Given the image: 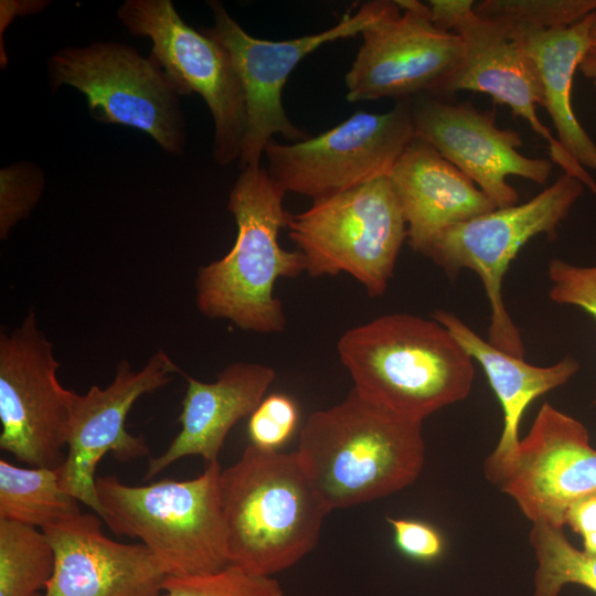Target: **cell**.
<instances>
[{
    "label": "cell",
    "instance_id": "obj_17",
    "mask_svg": "<svg viewBox=\"0 0 596 596\" xmlns=\"http://www.w3.org/2000/svg\"><path fill=\"white\" fill-rule=\"evenodd\" d=\"M411 109L415 137L470 178L496 209L518 204L519 194L508 177L544 184L551 174L553 162L519 152L520 134L499 128L494 110H480L469 102L447 103L428 94L412 97Z\"/></svg>",
    "mask_w": 596,
    "mask_h": 596
},
{
    "label": "cell",
    "instance_id": "obj_8",
    "mask_svg": "<svg viewBox=\"0 0 596 596\" xmlns=\"http://www.w3.org/2000/svg\"><path fill=\"white\" fill-rule=\"evenodd\" d=\"M585 185L564 173L529 201L494 209L441 232L425 252L451 278L464 268L476 273L490 305L488 341L518 358L524 356L520 330L511 319L502 295L504 275L520 248L544 234L555 240Z\"/></svg>",
    "mask_w": 596,
    "mask_h": 596
},
{
    "label": "cell",
    "instance_id": "obj_26",
    "mask_svg": "<svg viewBox=\"0 0 596 596\" xmlns=\"http://www.w3.org/2000/svg\"><path fill=\"white\" fill-rule=\"evenodd\" d=\"M475 12L504 28L554 29L572 25L596 12V0H485Z\"/></svg>",
    "mask_w": 596,
    "mask_h": 596
},
{
    "label": "cell",
    "instance_id": "obj_7",
    "mask_svg": "<svg viewBox=\"0 0 596 596\" xmlns=\"http://www.w3.org/2000/svg\"><path fill=\"white\" fill-rule=\"evenodd\" d=\"M46 67L52 93L72 86L86 97L94 119L141 130L169 155H183L181 94L152 55L124 43L94 42L58 50Z\"/></svg>",
    "mask_w": 596,
    "mask_h": 596
},
{
    "label": "cell",
    "instance_id": "obj_31",
    "mask_svg": "<svg viewBox=\"0 0 596 596\" xmlns=\"http://www.w3.org/2000/svg\"><path fill=\"white\" fill-rule=\"evenodd\" d=\"M396 547L407 557L432 562L441 556L445 542L441 533L432 524L415 519L387 518Z\"/></svg>",
    "mask_w": 596,
    "mask_h": 596
},
{
    "label": "cell",
    "instance_id": "obj_25",
    "mask_svg": "<svg viewBox=\"0 0 596 596\" xmlns=\"http://www.w3.org/2000/svg\"><path fill=\"white\" fill-rule=\"evenodd\" d=\"M529 540L536 560L532 596H558L568 584L596 594V554L575 547L562 526L532 523Z\"/></svg>",
    "mask_w": 596,
    "mask_h": 596
},
{
    "label": "cell",
    "instance_id": "obj_27",
    "mask_svg": "<svg viewBox=\"0 0 596 596\" xmlns=\"http://www.w3.org/2000/svg\"><path fill=\"white\" fill-rule=\"evenodd\" d=\"M162 596H284L273 576L252 574L234 564L217 572L164 579Z\"/></svg>",
    "mask_w": 596,
    "mask_h": 596
},
{
    "label": "cell",
    "instance_id": "obj_12",
    "mask_svg": "<svg viewBox=\"0 0 596 596\" xmlns=\"http://www.w3.org/2000/svg\"><path fill=\"white\" fill-rule=\"evenodd\" d=\"M361 34L344 78L350 103L437 96L464 53L461 39L438 29L428 4L417 0H384L379 17Z\"/></svg>",
    "mask_w": 596,
    "mask_h": 596
},
{
    "label": "cell",
    "instance_id": "obj_18",
    "mask_svg": "<svg viewBox=\"0 0 596 596\" xmlns=\"http://www.w3.org/2000/svg\"><path fill=\"white\" fill-rule=\"evenodd\" d=\"M54 571L40 596H160L168 574L142 543L115 541L100 518L81 513L42 530Z\"/></svg>",
    "mask_w": 596,
    "mask_h": 596
},
{
    "label": "cell",
    "instance_id": "obj_21",
    "mask_svg": "<svg viewBox=\"0 0 596 596\" xmlns=\"http://www.w3.org/2000/svg\"><path fill=\"white\" fill-rule=\"evenodd\" d=\"M430 317L443 324L481 365L499 400L503 428L483 469L500 467L513 457L518 448L519 426L526 407L539 396L567 383L578 372L579 363L574 356L566 355L550 366L533 365L493 347L449 311L437 309Z\"/></svg>",
    "mask_w": 596,
    "mask_h": 596
},
{
    "label": "cell",
    "instance_id": "obj_11",
    "mask_svg": "<svg viewBox=\"0 0 596 596\" xmlns=\"http://www.w3.org/2000/svg\"><path fill=\"white\" fill-rule=\"evenodd\" d=\"M384 0L364 2L356 12H347L337 24L316 34L284 41L249 35L220 1H209L213 25L203 32L230 53L241 77L247 108V125L240 157L241 170L260 166L267 143L275 135L289 142L309 138L285 113L281 93L299 62L321 45L355 36L380 14Z\"/></svg>",
    "mask_w": 596,
    "mask_h": 596
},
{
    "label": "cell",
    "instance_id": "obj_28",
    "mask_svg": "<svg viewBox=\"0 0 596 596\" xmlns=\"http://www.w3.org/2000/svg\"><path fill=\"white\" fill-rule=\"evenodd\" d=\"M44 188V174L32 162L12 163L0 171V237L29 216Z\"/></svg>",
    "mask_w": 596,
    "mask_h": 596
},
{
    "label": "cell",
    "instance_id": "obj_35",
    "mask_svg": "<svg viewBox=\"0 0 596 596\" xmlns=\"http://www.w3.org/2000/svg\"><path fill=\"white\" fill-rule=\"evenodd\" d=\"M593 84H594V86H595V88H596V77L593 78Z\"/></svg>",
    "mask_w": 596,
    "mask_h": 596
},
{
    "label": "cell",
    "instance_id": "obj_5",
    "mask_svg": "<svg viewBox=\"0 0 596 596\" xmlns=\"http://www.w3.org/2000/svg\"><path fill=\"white\" fill-rule=\"evenodd\" d=\"M221 466L190 480L131 486L96 477L102 520L118 536L139 539L168 575L217 572L231 565L221 501Z\"/></svg>",
    "mask_w": 596,
    "mask_h": 596
},
{
    "label": "cell",
    "instance_id": "obj_19",
    "mask_svg": "<svg viewBox=\"0 0 596 596\" xmlns=\"http://www.w3.org/2000/svg\"><path fill=\"white\" fill-rule=\"evenodd\" d=\"M387 177L408 244L423 255L446 228L496 209L470 178L419 138L406 147Z\"/></svg>",
    "mask_w": 596,
    "mask_h": 596
},
{
    "label": "cell",
    "instance_id": "obj_34",
    "mask_svg": "<svg viewBox=\"0 0 596 596\" xmlns=\"http://www.w3.org/2000/svg\"><path fill=\"white\" fill-rule=\"evenodd\" d=\"M583 550L590 554H596V532L583 536Z\"/></svg>",
    "mask_w": 596,
    "mask_h": 596
},
{
    "label": "cell",
    "instance_id": "obj_22",
    "mask_svg": "<svg viewBox=\"0 0 596 596\" xmlns=\"http://www.w3.org/2000/svg\"><path fill=\"white\" fill-rule=\"evenodd\" d=\"M596 12L554 29L526 25L503 28L533 62L544 94V106L564 150L583 168L596 171V143L579 124L572 105L575 71L586 53Z\"/></svg>",
    "mask_w": 596,
    "mask_h": 596
},
{
    "label": "cell",
    "instance_id": "obj_13",
    "mask_svg": "<svg viewBox=\"0 0 596 596\" xmlns=\"http://www.w3.org/2000/svg\"><path fill=\"white\" fill-rule=\"evenodd\" d=\"M428 8L432 22L440 30L456 33L464 45L460 62L436 97L471 91L509 106L513 117L525 120L547 143L551 161L596 194V181L539 119L536 105L544 106V94L536 68L505 29L479 17L472 0H430Z\"/></svg>",
    "mask_w": 596,
    "mask_h": 596
},
{
    "label": "cell",
    "instance_id": "obj_6",
    "mask_svg": "<svg viewBox=\"0 0 596 596\" xmlns=\"http://www.w3.org/2000/svg\"><path fill=\"white\" fill-rule=\"evenodd\" d=\"M289 237L317 278L351 275L371 298L382 296L393 277L407 226L389 177L312 200L289 214Z\"/></svg>",
    "mask_w": 596,
    "mask_h": 596
},
{
    "label": "cell",
    "instance_id": "obj_14",
    "mask_svg": "<svg viewBox=\"0 0 596 596\" xmlns=\"http://www.w3.org/2000/svg\"><path fill=\"white\" fill-rule=\"evenodd\" d=\"M31 309L0 333V448L31 467L57 468L65 456L71 390Z\"/></svg>",
    "mask_w": 596,
    "mask_h": 596
},
{
    "label": "cell",
    "instance_id": "obj_23",
    "mask_svg": "<svg viewBox=\"0 0 596 596\" xmlns=\"http://www.w3.org/2000/svg\"><path fill=\"white\" fill-rule=\"evenodd\" d=\"M78 502L61 488L57 468L0 460V519L44 530L81 514Z\"/></svg>",
    "mask_w": 596,
    "mask_h": 596
},
{
    "label": "cell",
    "instance_id": "obj_16",
    "mask_svg": "<svg viewBox=\"0 0 596 596\" xmlns=\"http://www.w3.org/2000/svg\"><path fill=\"white\" fill-rule=\"evenodd\" d=\"M173 373L181 371L159 350L139 371L121 360L113 382L104 389L93 385L85 394L71 392L67 454L57 467L58 481L64 491L99 518L103 510L96 491L97 464L107 453L123 462L149 455L145 438L127 432L126 419L140 396L166 386Z\"/></svg>",
    "mask_w": 596,
    "mask_h": 596
},
{
    "label": "cell",
    "instance_id": "obj_20",
    "mask_svg": "<svg viewBox=\"0 0 596 596\" xmlns=\"http://www.w3.org/2000/svg\"><path fill=\"white\" fill-rule=\"evenodd\" d=\"M183 375L188 386L178 418L181 429L161 455L149 460L145 480L188 456H200L207 464L219 461L228 432L255 411L276 373L268 365L236 362L211 383Z\"/></svg>",
    "mask_w": 596,
    "mask_h": 596
},
{
    "label": "cell",
    "instance_id": "obj_32",
    "mask_svg": "<svg viewBox=\"0 0 596 596\" xmlns=\"http://www.w3.org/2000/svg\"><path fill=\"white\" fill-rule=\"evenodd\" d=\"M565 524L582 536L596 532V492L575 500L568 507Z\"/></svg>",
    "mask_w": 596,
    "mask_h": 596
},
{
    "label": "cell",
    "instance_id": "obj_10",
    "mask_svg": "<svg viewBox=\"0 0 596 596\" xmlns=\"http://www.w3.org/2000/svg\"><path fill=\"white\" fill-rule=\"evenodd\" d=\"M411 98L383 114L356 111L338 126L297 142L272 139L267 172L286 193L312 200L386 177L415 139Z\"/></svg>",
    "mask_w": 596,
    "mask_h": 596
},
{
    "label": "cell",
    "instance_id": "obj_2",
    "mask_svg": "<svg viewBox=\"0 0 596 596\" xmlns=\"http://www.w3.org/2000/svg\"><path fill=\"white\" fill-rule=\"evenodd\" d=\"M339 359L365 400L409 422L465 400L472 358L439 322L389 313L340 337Z\"/></svg>",
    "mask_w": 596,
    "mask_h": 596
},
{
    "label": "cell",
    "instance_id": "obj_30",
    "mask_svg": "<svg viewBox=\"0 0 596 596\" xmlns=\"http://www.w3.org/2000/svg\"><path fill=\"white\" fill-rule=\"evenodd\" d=\"M547 276L552 301L578 307L596 320V265L578 266L553 258L547 265Z\"/></svg>",
    "mask_w": 596,
    "mask_h": 596
},
{
    "label": "cell",
    "instance_id": "obj_29",
    "mask_svg": "<svg viewBox=\"0 0 596 596\" xmlns=\"http://www.w3.org/2000/svg\"><path fill=\"white\" fill-rule=\"evenodd\" d=\"M298 422V406L290 396L269 394L249 415L247 432L251 444L263 450L277 451L291 438Z\"/></svg>",
    "mask_w": 596,
    "mask_h": 596
},
{
    "label": "cell",
    "instance_id": "obj_15",
    "mask_svg": "<svg viewBox=\"0 0 596 596\" xmlns=\"http://www.w3.org/2000/svg\"><path fill=\"white\" fill-rule=\"evenodd\" d=\"M485 475L532 523L563 528L568 507L596 492V449L583 423L546 402L513 457Z\"/></svg>",
    "mask_w": 596,
    "mask_h": 596
},
{
    "label": "cell",
    "instance_id": "obj_24",
    "mask_svg": "<svg viewBox=\"0 0 596 596\" xmlns=\"http://www.w3.org/2000/svg\"><path fill=\"white\" fill-rule=\"evenodd\" d=\"M54 551L38 528L0 519V596H40L54 571Z\"/></svg>",
    "mask_w": 596,
    "mask_h": 596
},
{
    "label": "cell",
    "instance_id": "obj_1",
    "mask_svg": "<svg viewBox=\"0 0 596 596\" xmlns=\"http://www.w3.org/2000/svg\"><path fill=\"white\" fill-rule=\"evenodd\" d=\"M296 453L330 512L403 490L425 462L422 423L385 411L354 389L307 418Z\"/></svg>",
    "mask_w": 596,
    "mask_h": 596
},
{
    "label": "cell",
    "instance_id": "obj_33",
    "mask_svg": "<svg viewBox=\"0 0 596 596\" xmlns=\"http://www.w3.org/2000/svg\"><path fill=\"white\" fill-rule=\"evenodd\" d=\"M578 70L587 78L596 77V19L590 28L588 46Z\"/></svg>",
    "mask_w": 596,
    "mask_h": 596
},
{
    "label": "cell",
    "instance_id": "obj_3",
    "mask_svg": "<svg viewBox=\"0 0 596 596\" xmlns=\"http://www.w3.org/2000/svg\"><path fill=\"white\" fill-rule=\"evenodd\" d=\"M241 171L227 202L237 224L235 243L222 258L199 269L195 301L209 318L227 319L246 331L279 333L287 320L274 295L275 283L304 273L305 258L279 244L290 214L284 209L286 192L262 166Z\"/></svg>",
    "mask_w": 596,
    "mask_h": 596
},
{
    "label": "cell",
    "instance_id": "obj_9",
    "mask_svg": "<svg viewBox=\"0 0 596 596\" xmlns=\"http://www.w3.org/2000/svg\"><path fill=\"white\" fill-rule=\"evenodd\" d=\"M117 15L131 34L150 39V55L181 96L196 93L205 102L214 121V161L224 167L240 160L247 125L246 96L228 51L190 26L170 0H127Z\"/></svg>",
    "mask_w": 596,
    "mask_h": 596
},
{
    "label": "cell",
    "instance_id": "obj_4",
    "mask_svg": "<svg viewBox=\"0 0 596 596\" xmlns=\"http://www.w3.org/2000/svg\"><path fill=\"white\" fill-rule=\"evenodd\" d=\"M220 488L231 564L273 576L316 547L330 511L296 450L269 451L249 444L222 470Z\"/></svg>",
    "mask_w": 596,
    "mask_h": 596
}]
</instances>
